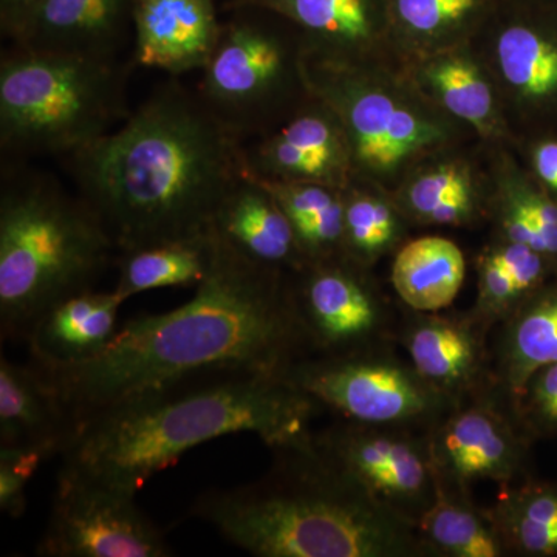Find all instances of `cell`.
Listing matches in <instances>:
<instances>
[{"instance_id":"obj_1","label":"cell","mask_w":557,"mask_h":557,"mask_svg":"<svg viewBox=\"0 0 557 557\" xmlns=\"http://www.w3.org/2000/svg\"><path fill=\"white\" fill-rule=\"evenodd\" d=\"M289 277L220 239L214 270L188 302L132 319L84 364L40 370L57 388L73 431L102 409L197 373L247 369L281 376L310 355Z\"/></svg>"},{"instance_id":"obj_2","label":"cell","mask_w":557,"mask_h":557,"mask_svg":"<svg viewBox=\"0 0 557 557\" xmlns=\"http://www.w3.org/2000/svg\"><path fill=\"white\" fill-rule=\"evenodd\" d=\"M62 163L116 255L212 231L220 205L247 175L245 143L178 78Z\"/></svg>"},{"instance_id":"obj_3","label":"cell","mask_w":557,"mask_h":557,"mask_svg":"<svg viewBox=\"0 0 557 557\" xmlns=\"http://www.w3.org/2000/svg\"><path fill=\"white\" fill-rule=\"evenodd\" d=\"M322 410L274 373H197L81 421L61 453L60 472L137 494L188 450L225 435L252 434L270 449L304 442Z\"/></svg>"},{"instance_id":"obj_4","label":"cell","mask_w":557,"mask_h":557,"mask_svg":"<svg viewBox=\"0 0 557 557\" xmlns=\"http://www.w3.org/2000/svg\"><path fill=\"white\" fill-rule=\"evenodd\" d=\"M271 450L265 474L203 491L190 516L258 557H424L417 528L319 456L311 435Z\"/></svg>"},{"instance_id":"obj_5","label":"cell","mask_w":557,"mask_h":557,"mask_svg":"<svg viewBox=\"0 0 557 557\" xmlns=\"http://www.w3.org/2000/svg\"><path fill=\"white\" fill-rule=\"evenodd\" d=\"M116 255L97 212L28 161H2L0 335L25 343L61 300L97 284Z\"/></svg>"},{"instance_id":"obj_6","label":"cell","mask_w":557,"mask_h":557,"mask_svg":"<svg viewBox=\"0 0 557 557\" xmlns=\"http://www.w3.org/2000/svg\"><path fill=\"white\" fill-rule=\"evenodd\" d=\"M134 67L11 44L0 58L2 161L67 159L119 127Z\"/></svg>"},{"instance_id":"obj_7","label":"cell","mask_w":557,"mask_h":557,"mask_svg":"<svg viewBox=\"0 0 557 557\" xmlns=\"http://www.w3.org/2000/svg\"><path fill=\"white\" fill-rule=\"evenodd\" d=\"M218 44L196 90L201 101L244 143L277 129L313 98L307 79V46L260 9L225 11Z\"/></svg>"},{"instance_id":"obj_8","label":"cell","mask_w":557,"mask_h":557,"mask_svg":"<svg viewBox=\"0 0 557 557\" xmlns=\"http://www.w3.org/2000/svg\"><path fill=\"white\" fill-rule=\"evenodd\" d=\"M394 344L339 357L307 355L281 376L344 420L431 432L456 405L408 357H399Z\"/></svg>"},{"instance_id":"obj_9","label":"cell","mask_w":557,"mask_h":557,"mask_svg":"<svg viewBox=\"0 0 557 557\" xmlns=\"http://www.w3.org/2000/svg\"><path fill=\"white\" fill-rule=\"evenodd\" d=\"M311 94L338 116L350 152L351 172L392 175L442 141L437 124L408 102L381 90L361 64L307 57Z\"/></svg>"},{"instance_id":"obj_10","label":"cell","mask_w":557,"mask_h":557,"mask_svg":"<svg viewBox=\"0 0 557 557\" xmlns=\"http://www.w3.org/2000/svg\"><path fill=\"white\" fill-rule=\"evenodd\" d=\"M311 445L381 507L417 528L442 494L429 432L338 418Z\"/></svg>"},{"instance_id":"obj_11","label":"cell","mask_w":557,"mask_h":557,"mask_svg":"<svg viewBox=\"0 0 557 557\" xmlns=\"http://www.w3.org/2000/svg\"><path fill=\"white\" fill-rule=\"evenodd\" d=\"M364 269L346 256L310 263L289 277L310 355L339 357L397 343L399 313H394Z\"/></svg>"},{"instance_id":"obj_12","label":"cell","mask_w":557,"mask_h":557,"mask_svg":"<svg viewBox=\"0 0 557 557\" xmlns=\"http://www.w3.org/2000/svg\"><path fill=\"white\" fill-rule=\"evenodd\" d=\"M137 494L58 475L46 530L36 545L40 557H170L159 527L138 508Z\"/></svg>"},{"instance_id":"obj_13","label":"cell","mask_w":557,"mask_h":557,"mask_svg":"<svg viewBox=\"0 0 557 557\" xmlns=\"http://www.w3.org/2000/svg\"><path fill=\"white\" fill-rule=\"evenodd\" d=\"M531 438L500 392L468 399L429 432L432 461L443 493L472 497V486L509 487L527 475Z\"/></svg>"},{"instance_id":"obj_14","label":"cell","mask_w":557,"mask_h":557,"mask_svg":"<svg viewBox=\"0 0 557 557\" xmlns=\"http://www.w3.org/2000/svg\"><path fill=\"white\" fill-rule=\"evenodd\" d=\"M493 330L467 313H399L397 343L421 376L454 405L496 391L490 335Z\"/></svg>"},{"instance_id":"obj_15","label":"cell","mask_w":557,"mask_h":557,"mask_svg":"<svg viewBox=\"0 0 557 557\" xmlns=\"http://www.w3.org/2000/svg\"><path fill=\"white\" fill-rule=\"evenodd\" d=\"M247 174L271 182L350 185L351 161L338 116L311 98L277 129L245 143Z\"/></svg>"},{"instance_id":"obj_16","label":"cell","mask_w":557,"mask_h":557,"mask_svg":"<svg viewBox=\"0 0 557 557\" xmlns=\"http://www.w3.org/2000/svg\"><path fill=\"white\" fill-rule=\"evenodd\" d=\"M135 0H42L10 44L101 61H124L134 44Z\"/></svg>"},{"instance_id":"obj_17","label":"cell","mask_w":557,"mask_h":557,"mask_svg":"<svg viewBox=\"0 0 557 557\" xmlns=\"http://www.w3.org/2000/svg\"><path fill=\"white\" fill-rule=\"evenodd\" d=\"M220 25L214 0H135V67L160 70L171 78L207 65Z\"/></svg>"},{"instance_id":"obj_18","label":"cell","mask_w":557,"mask_h":557,"mask_svg":"<svg viewBox=\"0 0 557 557\" xmlns=\"http://www.w3.org/2000/svg\"><path fill=\"white\" fill-rule=\"evenodd\" d=\"M269 10L302 33L307 57L361 64L379 42V0H226L223 11Z\"/></svg>"},{"instance_id":"obj_19","label":"cell","mask_w":557,"mask_h":557,"mask_svg":"<svg viewBox=\"0 0 557 557\" xmlns=\"http://www.w3.org/2000/svg\"><path fill=\"white\" fill-rule=\"evenodd\" d=\"M126 299L115 289L91 288L51 307L33 325L25 344L30 361L46 372L75 368L97 358L119 332Z\"/></svg>"},{"instance_id":"obj_20","label":"cell","mask_w":557,"mask_h":557,"mask_svg":"<svg viewBox=\"0 0 557 557\" xmlns=\"http://www.w3.org/2000/svg\"><path fill=\"white\" fill-rule=\"evenodd\" d=\"M212 228L231 248L265 269L296 274L309 265L284 209L249 174L222 201Z\"/></svg>"},{"instance_id":"obj_21","label":"cell","mask_w":557,"mask_h":557,"mask_svg":"<svg viewBox=\"0 0 557 557\" xmlns=\"http://www.w3.org/2000/svg\"><path fill=\"white\" fill-rule=\"evenodd\" d=\"M73 434L67 409L49 376L28 362L0 358V448L64 450Z\"/></svg>"},{"instance_id":"obj_22","label":"cell","mask_w":557,"mask_h":557,"mask_svg":"<svg viewBox=\"0 0 557 557\" xmlns=\"http://www.w3.org/2000/svg\"><path fill=\"white\" fill-rule=\"evenodd\" d=\"M496 329L494 381L511 403L536 370L557 362V288L537 289Z\"/></svg>"},{"instance_id":"obj_23","label":"cell","mask_w":557,"mask_h":557,"mask_svg":"<svg viewBox=\"0 0 557 557\" xmlns=\"http://www.w3.org/2000/svg\"><path fill=\"white\" fill-rule=\"evenodd\" d=\"M220 239L214 228L196 236L119 252L115 292L124 299L168 287H199L214 270Z\"/></svg>"},{"instance_id":"obj_24","label":"cell","mask_w":557,"mask_h":557,"mask_svg":"<svg viewBox=\"0 0 557 557\" xmlns=\"http://www.w3.org/2000/svg\"><path fill=\"white\" fill-rule=\"evenodd\" d=\"M463 252L445 237L410 240L395 256L392 284L403 306L416 311H443L463 285Z\"/></svg>"},{"instance_id":"obj_25","label":"cell","mask_w":557,"mask_h":557,"mask_svg":"<svg viewBox=\"0 0 557 557\" xmlns=\"http://www.w3.org/2000/svg\"><path fill=\"white\" fill-rule=\"evenodd\" d=\"M258 180L287 214L309 265L346 258L343 189L319 183Z\"/></svg>"},{"instance_id":"obj_26","label":"cell","mask_w":557,"mask_h":557,"mask_svg":"<svg viewBox=\"0 0 557 557\" xmlns=\"http://www.w3.org/2000/svg\"><path fill=\"white\" fill-rule=\"evenodd\" d=\"M508 556H557V483L523 480L486 508Z\"/></svg>"},{"instance_id":"obj_27","label":"cell","mask_w":557,"mask_h":557,"mask_svg":"<svg viewBox=\"0 0 557 557\" xmlns=\"http://www.w3.org/2000/svg\"><path fill=\"white\" fill-rule=\"evenodd\" d=\"M417 536L424 557L508 556L487 509L443 491L418 522Z\"/></svg>"},{"instance_id":"obj_28","label":"cell","mask_w":557,"mask_h":557,"mask_svg":"<svg viewBox=\"0 0 557 557\" xmlns=\"http://www.w3.org/2000/svg\"><path fill=\"white\" fill-rule=\"evenodd\" d=\"M496 64L502 81L525 100L557 95V44L528 25H511L497 36Z\"/></svg>"},{"instance_id":"obj_29","label":"cell","mask_w":557,"mask_h":557,"mask_svg":"<svg viewBox=\"0 0 557 557\" xmlns=\"http://www.w3.org/2000/svg\"><path fill=\"white\" fill-rule=\"evenodd\" d=\"M343 197L344 251L348 259L368 267L397 244L398 214L387 201L350 185L343 189Z\"/></svg>"},{"instance_id":"obj_30","label":"cell","mask_w":557,"mask_h":557,"mask_svg":"<svg viewBox=\"0 0 557 557\" xmlns=\"http://www.w3.org/2000/svg\"><path fill=\"white\" fill-rule=\"evenodd\" d=\"M426 79L435 97L457 119L478 129L493 127V91L480 70L460 54H445L431 62Z\"/></svg>"},{"instance_id":"obj_31","label":"cell","mask_w":557,"mask_h":557,"mask_svg":"<svg viewBox=\"0 0 557 557\" xmlns=\"http://www.w3.org/2000/svg\"><path fill=\"white\" fill-rule=\"evenodd\" d=\"M502 240L528 245L557 258V205L533 193H516L500 211Z\"/></svg>"},{"instance_id":"obj_32","label":"cell","mask_w":557,"mask_h":557,"mask_svg":"<svg viewBox=\"0 0 557 557\" xmlns=\"http://www.w3.org/2000/svg\"><path fill=\"white\" fill-rule=\"evenodd\" d=\"M480 5L482 0H394L399 25L413 38L428 42L463 27Z\"/></svg>"},{"instance_id":"obj_33","label":"cell","mask_w":557,"mask_h":557,"mask_svg":"<svg viewBox=\"0 0 557 557\" xmlns=\"http://www.w3.org/2000/svg\"><path fill=\"white\" fill-rule=\"evenodd\" d=\"M512 413L531 440L557 435V362L544 366L511 398Z\"/></svg>"},{"instance_id":"obj_34","label":"cell","mask_w":557,"mask_h":557,"mask_svg":"<svg viewBox=\"0 0 557 557\" xmlns=\"http://www.w3.org/2000/svg\"><path fill=\"white\" fill-rule=\"evenodd\" d=\"M463 194H474L467 171L456 164H445L413 180L406 189L403 205L410 218L429 225L445 201Z\"/></svg>"},{"instance_id":"obj_35","label":"cell","mask_w":557,"mask_h":557,"mask_svg":"<svg viewBox=\"0 0 557 557\" xmlns=\"http://www.w3.org/2000/svg\"><path fill=\"white\" fill-rule=\"evenodd\" d=\"M51 454L42 448H0V511L20 519L27 509L28 483Z\"/></svg>"},{"instance_id":"obj_36","label":"cell","mask_w":557,"mask_h":557,"mask_svg":"<svg viewBox=\"0 0 557 557\" xmlns=\"http://www.w3.org/2000/svg\"><path fill=\"white\" fill-rule=\"evenodd\" d=\"M523 299L507 269L487 251L480 259L479 296L472 313L494 330L518 309Z\"/></svg>"},{"instance_id":"obj_37","label":"cell","mask_w":557,"mask_h":557,"mask_svg":"<svg viewBox=\"0 0 557 557\" xmlns=\"http://www.w3.org/2000/svg\"><path fill=\"white\" fill-rule=\"evenodd\" d=\"M490 252L507 269L523 298L527 299L544 285L548 259L536 249L516 242L500 240Z\"/></svg>"},{"instance_id":"obj_38","label":"cell","mask_w":557,"mask_h":557,"mask_svg":"<svg viewBox=\"0 0 557 557\" xmlns=\"http://www.w3.org/2000/svg\"><path fill=\"white\" fill-rule=\"evenodd\" d=\"M42 0H0V32L13 40Z\"/></svg>"},{"instance_id":"obj_39","label":"cell","mask_w":557,"mask_h":557,"mask_svg":"<svg viewBox=\"0 0 557 557\" xmlns=\"http://www.w3.org/2000/svg\"><path fill=\"white\" fill-rule=\"evenodd\" d=\"M539 177L557 190V143H545L534 153Z\"/></svg>"}]
</instances>
